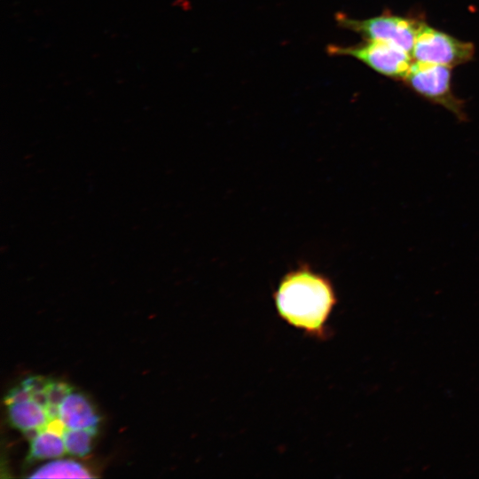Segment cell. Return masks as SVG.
<instances>
[{
  "label": "cell",
  "mask_w": 479,
  "mask_h": 479,
  "mask_svg": "<svg viewBox=\"0 0 479 479\" xmlns=\"http://www.w3.org/2000/svg\"><path fill=\"white\" fill-rule=\"evenodd\" d=\"M272 297L278 316L287 325L317 340L329 337L327 322L338 300L327 276L299 264L280 279Z\"/></svg>",
  "instance_id": "obj_1"
},
{
  "label": "cell",
  "mask_w": 479,
  "mask_h": 479,
  "mask_svg": "<svg viewBox=\"0 0 479 479\" xmlns=\"http://www.w3.org/2000/svg\"><path fill=\"white\" fill-rule=\"evenodd\" d=\"M450 67L412 62L403 79L414 91L452 113L460 122L467 121L463 102L455 97L451 88Z\"/></svg>",
  "instance_id": "obj_2"
},
{
  "label": "cell",
  "mask_w": 479,
  "mask_h": 479,
  "mask_svg": "<svg viewBox=\"0 0 479 479\" xmlns=\"http://www.w3.org/2000/svg\"><path fill=\"white\" fill-rule=\"evenodd\" d=\"M337 24L356 32L365 40L382 41L396 44L412 55L420 22L393 15H380L365 20H356L342 13L336 15Z\"/></svg>",
  "instance_id": "obj_3"
},
{
  "label": "cell",
  "mask_w": 479,
  "mask_h": 479,
  "mask_svg": "<svg viewBox=\"0 0 479 479\" xmlns=\"http://www.w3.org/2000/svg\"><path fill=\"white\" fill-rule=\"evenodd\" d=\"M332 55L353 57L374 71L393 78L404 79L412 64V55L401 47L382 41L366 40L352 45H329Z\"/></svg>",
  "instance_id": "obj_4"
},
{
  "label": "cell",
  "mask_w": 479,
  "mask_h": 479,
  "mask_svg": "<svg viewBox=\"0 0 479 479\" xmlns=\"http://www.w3.org/2000/svg\"><path fill=\"white\" fill-rule=\"evenodd\" d=\"M474 53L475 47L471 43L460 41L421 23L412 57L415 61L453 67L470 60Z\"/></svg>",
  "instance_id": "obj_5"
},
{
  "label": "cell",
  "mask_w": 479,
  "mask_h": 479,
  "mask_svg": "<svg viewBox=\"0 0 479 479\" xmlns=\"http://www.w3.org/2000/svg\"><path fill=\"white\" fill-rule=\"evenodd\" d=\"M59 419L66 428L97 429L99 418L88 399L70 392L59 407Z\"/></svg>",
  "instance_id": "obj_6"
},
{
  "label": "cell",
  "mask_w": 479,
  "mask_h": 479,
  "mask_svg": "<svg viewBox=\"0 0 479 479\" xmlns=\"http://www.w3.org/2000/svg\"><path fill=\"white\" fill-rule=\"evenodd\" d=\"M7 405L11 423L15 428L24 431L28 436L32 433L35 436L50 421L45 407L33 398L14 402Z\"/></svg>",
  "instance_id": "obj_7"
},
{
  "label": "cell",
  "mask_w": 479,
  "mask_h": 479,
  "mask_svg": "<svg viewBox=\"0 0 479 479\" xmlns=\"http://www.w3.org/2000/svg\"><path fill=\"white\" fill-rule=\"evenodd\" d=\"M30 440V459L58 458L66 452L62 435L47 427L40 429Z\"/></svg>",
  "instance_id": "obj_8"
},
{
  "label": "cell",
  "mask_w": 479,
  "mask_h": 479,
  "mask_svg": "<svg viewBox=\"0 0 479 479\" xmlns=\"http://www.w3.org/2000/svg\"><path fill=\"white\" fill-rule=\"evenodd\" d=\"M30 478H90L91 475L80 463L70 459H59L37 468Z\"/></svg>",
  "instance_id": "obj_9"
},
{
  "label": "cell",
  "mask_w": 479,
  "mask_h": 479,
  "mask_svg": "<svg viewBox=\"0 0 479 479\" xmlns=\"http://www.w3.org/2000/svg\"><path fill=\"white\" fill-rule=\"evenodd\" d=\"M97 429L66 428L62 437L66 452L75 456L83 457L90 452L91 439Z\"/></svg>",
  "instance_id": "obj_10"
},
{
  "label": "cell",
  "mask_w": 479,
  "mask_h": 479,
  "mask_svg": "<svg viewBox=\"0 0 479 479\" xmlns=\"http://www.w3.org/2000/svg\"><path fill=\"white\" fill-rule=\"evenodd\" d=\"M71 392L67 384L59 381H50L45 389L47 397L46 412L51 420L59 418V407L64 398Z\"/></svg>",
  "instance_id": "obj_11"
},
{
  "label": "cell",
  "mask_w": 479,
  "mask_h": 479,
  "mask_svg": "<svg viewBox=\"0 0 479 479\" xmlns=\"http://www.w3.org/2000/svg\"><path fill=\"white\" fill-rule=\"evenodd\" d=\"M31 398L30 391L22 384L13 388L5 397L6 404Z\"/></svg>",
  "instance_id": "obj_12"
}]
</instances>
